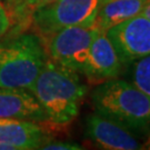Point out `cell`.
<instances>
[{
	"mask_svg": "<svg viewBox=\"0 0 150 150\" xmlns=\"http://www.w3.org/2000/svg\"><path fill=\"white\" fill-rule=\"evenodd\" d=\"M132 64V83L150 97V54Z\"/></svg>",
	"mask_w": 150,
	"mask_h": 150,
	"instance_id": "7c38bea8",
	"label": "cell"
},
{
	"mask_svg": "<svg viewBox=\"0 0 150 150\" xmlns=\"http://www.w3.org/2000/svg\"><path fill=\"white\" fill-rule=\"evenodd\" d=\"M54 1H56V0H21L20 7H21L22 11H27L32 15V12L35 10H37L43 6L49 5Z\"/></svg>",
	"mask_w": 150,
	"mask_h": 150,
	"instance_id": "5bb4252c",
	"label": "cell"
},
{
	"mask_svg": "<svg viewBox=\"0 0 150 150\" xmlns=\"http://www.w3.org/2000/svg\"><path fill=\"white\" fill-rule=\"evenodd\" d=\"M9 1H10V0H9Z\"/></svg>",
	"mask_w": 150,
	"mask_h": 150,
	"instance_id": "ac0fdd59",
	"label": "cell"
},
{
	"mask_svg": "<svg viewBox=\"0 0 150 150\" xmlns=\"http://www.w3.org/2000/svg\"><path fill=\"white\" fill-rule=\"evenodd\" d=\"M140 15L146 17V18H148L150 20V0H148V2L146 4V6L144 7V9H142Z\"/></svg>",
	"mask_w": 150,
	"mask_h": 150,
	"instance_id": "2e32d148",
	"label": "cell"
},
{
	"mask_svg": "<svg viewBox=\"0 0 150 150\" xmlns=\"http://www.w3.org/2000/svg\"><path fill=\"white\" fill-rule=\"evenodd\" d=\"M91 99L96 112L122 123L132 132L150 130V97L132 82L117 78L100 82Z\"/></svg>",
	"mask_w": 150,
	"mask_h": 150,
	"instance_id": "7a4b0ae2",
	"label": "cell"
},
{
	"mask_svg": "<svg viewBox=\"0 0 150 150\" xmlns=\"http://www.w3.org/2000/svg\"><path fill=\"white\" fill-rule=\"evenodd\" d=\"M122 62L106 31L97 33L90 45L89 54L82 75L90 83H100L117 78Z\"/></svg>",
	"mask_w": 150,
	"mask_h": 150,
	"instance_id": "ba28073f",
	"label": "cell"
},
{
	"mask_svg": "<svg viewBox=\"0 0 150 150\" xmlns=\"http://www.w3.org/2000/svg\"><path fill=\"white\" fill-rule=\"evenodd\" d=\"M99 31L95 22L61 29L47 38V56L54 62L82 74L90 45Z\"/></svg>",
	"mask_w": 150,
	"mask_h": 150,
	"instance_id": "5b68a950",
	"label": "cell"
},
{
	"mask_svg": "<svg viewBox=\"0 0 150 150\" xmlns=\"http://www.w3.org/2000/svg\"><path fill=\"white\" fill-rule=\"evenodd\" d=\"M41 149L48 150H79L82 147L76 142H68V141H48L47 144L41 147Z\"/></svg>",
	"mask_w": 150,
	"mask_h": 150,
	"instance_id": "4fadbf2b",
	"label": "cell"
},
{
	"mask_svg": "<svg viewBox=\"0 0 150 150\" xmlns=\"http://www.w3.org/2000/svg\"><path fill=\"white\" fill-rule=\"evenodd\" d=\"M86 138L106 150H138L141 144L134 132L122 123L100 113L89 115L86 119Z\"/></svg>",
	"mask_w": 150,
	"mask_h": 150,
	"instance_id": "52a82bcc",
	"label": "cell"
},
{
	"mask_svg": "<svg viewBox=\"0 0 150 150\" xmlns=\"http://www.w3.org/2000/svg\"><path fill=\"white\" fill-rule=\"evenodd\" d=\"M87 90L79 72L50 58H47L37 79L29 88L43 109L48 122L54 126H66L76 119Z\"/></svg>",
	"mask_w": 150,
	"mask_h": 150,
	"instance_id": "6da1fadb",
	"label": "cell"
},
{
	"mask_svg": "<svg viewBox=\"0 0 150 150\" xmlns=\"http://www.w3.org/2000/svg\"><path fill=\"white\" fill-rule=\"evenodd\" d=\"M48 58L41 39L32 33L0 41V88L32 86Z\"/></svg>",
	"mask_w": 150,
	"mask_h": 150,
	"instance_id": "3957f363",
	"label": "cell"
},
{
	"mask_svg": "<svg viewBox=\"0 0 150 150\" xmlns=\"http://www.w3.org/2000/svg\"><path fill=\"white\" fill-rule=\"evenodd\" d=\"M141 149L150 150V130L147 132V138H146L145 142L141 144Z\"/></svg>",
	"mask_w": 150,
	"mask_h": 150,
	"instance_id": "e0dca14e",
	"label": "cell"
},
{
	"mask_svg": "<svg viewBox=\"0 0 150 150\" xmlns=\"http://www.w3.org/2000/svg\"><path fill=\"white\" fill-rule=\"evenodd\" d=\"M48 141L45 122L0 119V142L13 146L16 150L41 149Z\"/></svg>",
	"mask_w": 150,
	"mask_h": 150,
	"instance_id": "9c48e42d",
	"label": "cell"
},
{
	"mask_svg": "<svg viewBox=\"0 0 150 150\" xmlns=\"http://www.w3.org/2000/svg\"><path fill=\"white\" fill-rule=\"evenodd\" d=\"M9 25H10L9 17L7 15V11H6L5 7L0 2V38L8 31Z\"/></svg>",
	"mask_w": 150,
	"mask_h": 150,
	"instance_id": "9a60e30c",
	"label": "cell"
},
{
	"mask_svg": "<svg viewBox=\"0 0 150 150\" xmlns=\"http://www.w3.org/2000/svg\"><path fill=\"white\" fill-rule=\"evenodd\" d=\"M0 119L48 122L36 97L26 89L0 88Z\"/></svg>",
	"mask_w": 150,
	"mask_h": 150,
	"instance_id": "30bf717a",
	"label": "cell"
},
{
	"mask_svg": "<svg viewBox=\"0 0 150 150\" xmlns=\"http://www.w3.org/2000/svg\"><path fill=\"white\" fill-rule=\"evenodd\" d=\"M107 0H56L32 12V23L41 37L61 29L93 23Z\"/></svg>",
	"mask_w": 150,
	"mask_h": 150,
	"instance_id": "277c9868",
	"label": "cell"
},
{
	"mask_svg": "<svg viewBox=\"0 0 150 150\" xmlns=\"http://www.w3.org/2000/svg\"><path fill=\"white\" fill-rule=\"evenodd\" d=\"M106 33L123 66L150 54V20L146 17H132L108 29Z\"/></svg>",
	"mask_w": 150,
	"mask_h": 150,
	"instance_id": "8992f818",
	"label": "cell"
},
{
	"mask_svg": "<svg viewBox=\"0 0 150 150\" xmlns=\"http://www.w3.org/2000/svg\"><path fill=\"white\" fill-rule=\"evenodd\" d=\"M148 0H107L97 15L95 23L99 30L108 29L141 13Z\"/></svg>",
	"mask_w": 150,
	"mask_h": 150,
	"instance_id": "8fae6325",
	"label": "cell"
}]
</instances>
